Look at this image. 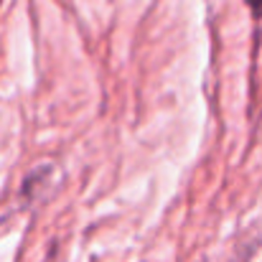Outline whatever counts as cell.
Segmentation results:
<instances>
[{
  "mask_svg": "<svg viewBox=\"0 0 262 262\" xmlns=\"http://www.w3.org/2000/svg\"><path fill=\"white\" fill-rule=\"evenodd\" d=\"M247 5L252 8V15L255 18H262V0H247Z\"/></svg>",
  "mask_w": 262,
  "mask_h": 262,
  "instance_id": "6da1fadb",
  "label": "cell"
}]
</instances>
